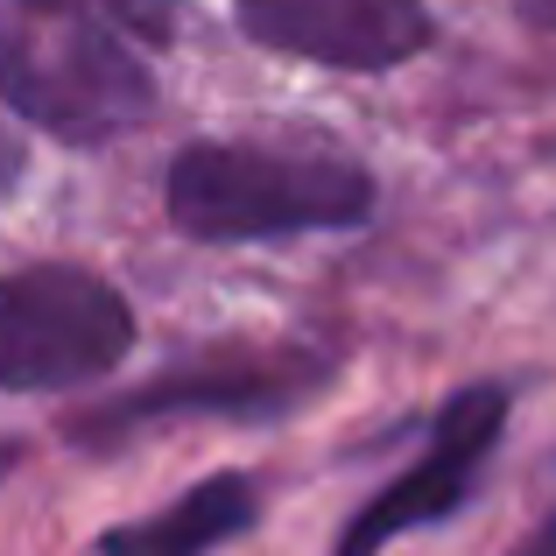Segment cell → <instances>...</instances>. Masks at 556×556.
Listing matches in <instances>:
<instances>
[{"instance_id": "obj_1", "label": "cell", "mask_w": 556, "mask_h": 556, "mask_svg": "<svg viewBox=\"0 0 556 556\" xmlns=\"http://www.w3.org/2000/svg\"><path fill=\"white\" fill-rule=\"evenodd\" d=\"M169 218L204 247L289 240V232H345L374 218V177L339 149H254V141H198L169 163Z\"/></svg>"}, {"instance_id": "obj_2", "label": "cell", "mask_w": 556, "mask_h": 556, "mask_svg": "<svg viewBox=\"0 0 556 556\" xmlns=\"http://www.w3.org/2000/svg\"><path fill=\"white\" fill-rule=\"evenodd\" d=\"M0 99L56 141H113L155 113V78L121 28L56 0H0Z\"/></svg>"}, {"instance_id": "obj_3", "label": "cell", "mask_w": 556, "mask_h": 556, "mask_svg": "<svg viewBox=\"0 0 556 556\" xmlns=\"http://www.w3.org/2000/svg\"><path fill=\"white\" fill-rule=\"evenodd\" d=\"M135 353V311L92 268L36 261L0 275V388L50 394L106 380Z\"/></svg>"}, {"instance_id": "obj_4", "label": "cell", "mask_w": 556, "mask_h": 556, "mask_svg": "<svg viewBox=\"0 0 556 556\" xmlns=\"http://www.w3.org/2000/svg\"><path fill=\"white\" fill-rule=\"evenodd\" d=\"M507 408H515V402H507L501 380H472V388H458L444 408H437V422H430V437H422L416 465L394 472L388 486H380L374 501L345 521V535H339V549H331V556H380V549L402 543V535L451 521L465 501H472L486 458L501 451Z\"/></svg>"}, {"instance_id": "obj_5", "label": "cell", "mask_w": 556, "mask_h": 556, "mask_svg": "<svg viewBox=\"0 0 556 556\" xmlns=\"http://www.w3.org/2000/svg\"><path fill=\"white\" fill-rule=\"evenodd\" d=\"M331 380V353H218L198 359L184 374H163L149 388L121 394V402L78 416L85 444H106V437H127L141 422H163V416H232V422H268L303 408L317 388Z\"/></svg>"}, {"instance_id": "obj_6", "label": "cell", "mask_w": 556, "mask_h": 556, "mask_svg": "<svg viewBox=\"0 0 556 556\" xmlns=\"http://www.w3.org/2000/svg\"><path fill=\"white\" fill-rule=\"evenodd\" d=\"M232 14L261 50L331 71H394L437 36L422 0H232Z\"/></svg>"}, {"instance_id": "obj_7", "label": "cell", "mask_w": 556, "mask_h": 556, "mask_svg": "<svg viewBox=\"0 0 556 556\" xmlns=\"http://www.w3.org/2000/svg\"><path fill=\"white\" fill-rule=\"evenodd\" d=\"M261 521V493L247 472H212L169 501L163 515L149 521H127V529H106L99 535V556H212L218 543L247 535Z\"/></svg>"}, {"instance_id": "obj_8", "label": "cell", "mask_w": 556, "mask_h": 556, "mask_svg": "<svg viewBox=\"0 0 556 556\" xmlns=\"http://www.w3.org/2000/svg\"><path fill=\"white\" fill-rule=\"evenodd\" d=\"M56 8H78L92 22L121 28L127 42H149V50H163L177 36V0H56Z\"/></svg>"}, {"instance_id": "obj_9", "label": "cell", "mask_w": 556, "mask_h": 556, "mask_svg": "<svg viewBox=\"0 0 556 556\" xmlns=\"http://www.w3.org/2000/svg\"><path fill=\"white\" fill-rule=\"evenodd\" d=\"M507 556H556V493H549V507H543V515H535V529L521 535V543L507 549Z\"/></svg>"}, {"instance_id": "obj_10", "label": "cell", "mask_w": 556, "mask_h": 556, "mask_svg": "<svg viewBox=\"0 0 556 556\" xmlns=\"http://www.w3.org/2000/svg\"><path fill=\"white\" fill-rule=\"evenodd\" d=\"M14 184H22V141H14L8 127H0V198H8Z\"/></svg>"}, {"instance_id": "obj_11", "label": "cell", "mask_w": 556, "mask_h": 556, "mask_svg": "<svg viewBox=\"0 0 556 556\" xmlns=\"http://www.w3.org/2000/svg\"><path fill=\"white\" fill-rule=\"evenodd\" d=\"M0 472H8V451H0Z\"/></svg>"}]
</instances>
